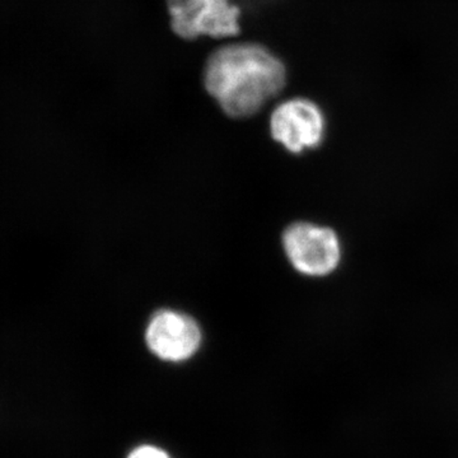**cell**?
Segmentation results:
<instances>
[{"label": "cell", "instance_id": "obj_1", "mask_svg": "<svg viewBox=\"0 0 458 458\" xmlns=\"http://www.w3.org/2000/svg\"><path fill=\"white\" fill-rule=\"evenodd\" d=\"M204 83L223 113L233 119H245L282 92L286 69L282 60L262 45L229 44L208 59Z\"/></svg>", "mask_w": 458, "mask_h": 458}, {"label": "cell", "instance_id": "obj_2", "mask_svg": "<svg viewBox=\"0 0 458 458\" xmlns=\"http://www.w3.org/2000/svg\"><path fill=\"white\" fill-rule=\"evenodd\" d=\"M286 259L298 273L307 276H327L339 267L342 245L333 229L298 222L283 233Z\"/></svg>", "mask_w": 458, "mask_h": 458}, {"label": "cell", "instance_id": "obj_3", "mask_svg": "<svg viewBox=\"0 0 458 458\" xmlns=\"http://www.w3.org/2000/svg\"><path fill=\"white\" fill-rule=\"evenodd\" d=\"M167 5L172 30L185 40L240 33L241 11L232 0H167Z\"/></svg>", "mask_w": 458, "mask_h": 458}, {"label": "cell", "instance_id": "obj_4", "mask_svg": "<svg viewBox=\"0 0 458 458\" xmlns=\"http://www.w3.org/2000/svg\"><path fill=\"white\" fill-rule=\"evenodd\" d=\"M325 131V114L310 99H288L271 114V137L295 155L318 148L324 140Z\"/></svg>", "mask_w": 458, "mask_h": 458}, {"label": "cell", "instance_id": "obj_5", "mask_svg": "<svg viewBox=\"0 0 458 458\" xmlns=\"http://www.w3.org/2000/svg\"><path fill=\"white\" fill-rule=\"evenodd\" d=\"M203 342L200 327L191 316L176 310H161L150 318L146 328L148 349L157 358L181 363L194 357Z\"/></svg>", "mask_w": 458, "mask_h": 458}, {"label": "cell", "instance_id": "obj_6", "mask_svg": "<svg viewBox=\"0 0 458 458\" xmlns=\"http://www.w3.org/2000/svg\"><path fill=\"white\" fill-rule=\"evenodd\" d=\"M128 458H170L165 451L153 445H141L131 452Z\"/></svg>", "mask_w": 458, "mask_h": 458}]
</instances>
